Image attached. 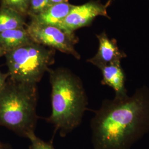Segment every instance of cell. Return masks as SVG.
<instances>
[{
  "mask_svg": "<svg viewBox=\"0 0 149 149\" xmlns=\"http://www.w3.org/2000/svg\"><path fill=\"white\" fill-rule=\"evenodd\" d=\"M0 149H11V147L8 144H5L0 141Z\"/></svg>",
  "mask_w": 149,
  "mask_h": 149,
  "instance_id": "16",
  "label": "cell"
},
{
  "mask_svg": "<svg viewBox=\"0 0 149 149\" xmlns=\"http://www.w3.org/2000/svg\"><path fill=\"white\" fill-rule=\"evenodd\" d=\"M26 29L34 43L71 55L76 59L81 58L74 48L79 40L74 33H68L58 27L41 25L33 22Z\"/></svg>",
  "mask_w": 149,
  "mask_h": 149,
  "instance_id": "5",
  "label": "cell"
},
{
  "mask_svg": "<svg viewBox=\"0 0 149 149\" xmlns=\"http://www.w3.org/2000/svg\"><path fill=\"white\" fill-rule=\"evenodd\" d=\"M38 95L37 84L8 77L0 90V126L26 138L34 133L38 120Z\"/></svg>",
  "mask_w": 149,
  "mask_h": 149,
  "instance_id": "3",
  "label": "cell"
},
{
  "mask_svg": "<svg viewBox=\"0 0 149 149\" xmlns=\"http://www.w3.org/2000/svg\"><path fill=\"white\" fill-rule=\"evenodd\" d=\"M52 112L47 119L64 138L78 127L88 109V97L80 77L68 69H49Z\"/></svg>",
  "mask_w": 149,
  "mask_h": 149,
  "instance_id": "2",
  "label": "cell"
},
{
  "mask_svg": "<svg viewBox=\"0 0 149 149\" xmlns=\"http://www.w3.org/2000/svg\"><path fill=\"white\" fill-rule=\"evenodd\" d=\"M91 120L94 149H132L149 133V88L124 98L106 99Z\"/></svg>",
  "mask_w": 149,
  "mask_h": 149,
  "instance_id": "1",
  "label": "cell"
},
{
  "mask_svg": "<svg viewBox=\"0 0 149 149\" xmlns=\"http://www.w3.org/2000/svg\"><path fill=\"white\" fill-rule=\"evenodd\" d=\"M101 71L102 85L111 87L115 92L116 98H124L128 97V91L125 88V74L121 63H115L102 66Z\"/></svg>",
  "mask_w": 149,
  "mask_h": 149,
  "instance_id": "8",
  "label": "cell"
},
{
  "mask_svg": "<svg viewBox=\"0 0 149 149\" xmlns=\"http://www.w3.org/2000/svg\"><path fill=\"white\" fill-rule=\"evenodd\" d=\"M52 5L49 0H30L28 16H36L45 11Z\"/></svg>",
  "mask_w": 149,
  "mask_h": 149,
  "instance_id": "13",
  "label": "cell"
},
{
  "mask_svg": "<svg viewBox=\"0 0 149 149\" xmlns=\"http://www.w3.org/2000/svg\"><path fill=\"white\" fill-rule=\"evenodd\" d=\"M30 0H1V7L10 8L25 17L28 16Z\"/></svg>",
  "mask_w": 149,
  "mask_h": 149,
  "instance_id": "12",
  "label": "cell"
},
{
  "mask_svg": "<svg viewBox=\"0 0 149 149\" xmlns=\"http://www.w3.org/2000/svg\"><path fill=\"white\" fill-rule=\"evenodd\" d=\"M6 53V52L5 51L3 50L2 49L0 48V57H1L2 56H5Z\"/></svg>",
  "mask_w": 149,
  "mask_h": 149,
  "instance_id": "19",
  "label": "cell"
},
{
  "mask_svg": "<svg viewBox=\"0 0 149 149\" xmlns=\"http://www.w3.org/2000/svg\"><path fill=\"white\" fill-rule=\"evenodd\" d=\"M148 1H149V0H148Z\"/></svg>",
  "mask_w": 149,
  "mask_h": 149,
  "instance_id": "20",
  "label": "cell"
},
{
  "mask_svg": "<svg viewBox=\"0 0 149 149\" xmlns=\"http://www.w3.org/2000/svg\"><path fill=\"white\" fill-rule=\"evenodd\" d=\"M73 6L69 2L54 4L42 13L31 17V22L41 25L58 27L68 15Z\"/></svg>",
  "mask_w": 149,
  "mask_h": 149,
  "instance_id": "9",
  "label": "cell"
},
{
  "mask_svg": "<svg viewBox=\"0 0 149 149\" xmlns=\"http://www.w3.org/2000/svg\"><path fill=\"white\" fill-rule=\"evenodd\" d=\"M99 46L97 53L87 62L96 66L98 69L107 65L121 63V60L127 57V55L119 48L117 40L110 39L106 31L96 34Z\"/></svg>",
  "mask_w": 149,
  "mask_h": 149,
  "instance_id": "7",
  "label": "cell"
},
{
  "mask_svg": "<svg viewBox=\"0 0 149 149\" xmlns=\"http://www.w3.org/2000/svg\"><path fill=\"white\" fill-rule=\"evenodd\" d=\"M50 2L51 5H54L58 3H61V2H69V0H49Z\"/></svg>",
  "mask_w": 149,
  "mask_h": 149,
  "instance_id": "17",
  "label": "cell"
},
{
  "mask_svg": "<svg viewBox=\"0 0 149 149\" xmlns=\"http://www.w3.org/2000/svg\"><path fill=\"white\" fill-rule=\"evenodd\" d=\"M33 43L34 42L24 27L0 33V48L6 53Z\"/></svg>",
  "mask_w": 149,
  "mask_h": 149,
  "instance_id": "10",
  "label": "cell"
},
{
  "mask_svg": "<svg viewBox=\"0 0 149 149\" xmlns=\"http://www.w3.org/2000/svg\"><path fill=\"white\" fill-rule=\"evenodd\" d=\"M113 1H114V0H108V1H107L106 3L105 4V6H106V7L107 8H108L109 6L112 4V3L113 2Z\"/></svg>",
  "mask_w": 149,
  "mask_h": 149,
  "instance_id": "18",
  "label": "cell"
},
{
  "mask_svg": "<svg viewBox=\"0 0 149 149\" xmlns=\"http://www.w3.org/2000/svg\"><path fill=\"white\" fill-rule=\"evenodd\" d=\"M107 8L100 0H90L81 5H74L68 15L58 27L68 33H74L78 29L90 26L98 16L111 19Z\"/></svg>",
  "mask_w": 149,
  "mask_h": 149,
  "instance_id": "6",
  "label": "cell"
},
{
  "mask_svg": "<svg viewBox=\"0 0 149 149\" xmlns=\"http://www.w3.org/2000/svg\"><path fill=\"white\" fill-rule=\"evenodd\" d=\"M9 77V74L7 73H2L0 71V90L5 83L7 79Z\"/></svg>",
  "mask_w": 149,
  "mask_h": 149,
  "instance_id": "15",
  "label": "cell"
},
{
  "mask_svg": "<svg viewBox=\"0 0 149 149\" xmlns=\"http://www.w3.org/2000/svg\"><path fill=\"white\" fill-rule=\"evenodd\" d=\"M26 17L13 10L0 7V33L24 27Z\"/></svg>",
  "mask_w": 149,
  "mask_h": 149,
  "instance_id": "11",
  "label": "cell"
},
{
  "mask_svg": "<svg viewBox=\"0 0 149 149\" xmlns=\"http://www.w3.org/2000/svg\"><path fill=\"white\" fill-rule=\"evenodd\" d=\"M55 50L33 43L6 53L9 77L37 84L55 62Z\"/></svg>",
  "mask_w": 149,
  "mask_h": 149,
  "instance_id": "4",
  "label": "cell"
},
{
  "mask_svg": "<svg viewBox=\"0 0 149 149\" xmlns=\"http://www.w3.org/2000/svg\"><path fill=\"white\" fill-rule=\"evenodd\" d=\"M28 139L31 141L29 149H55L52 143L44 141L37 136L35 133L29 135Z\"/></svg>",
  "mask_w": 149,
  "mask_h": 149,
  "instance_id": "14",
  "label": "cell"
}]
</instances>
